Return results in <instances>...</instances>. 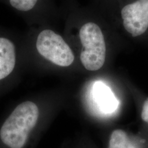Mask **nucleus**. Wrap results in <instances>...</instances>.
<instances>
[{"mask_svg": "<svg viewBox=\"0 0 148 148\" xmlns=\"http://www.w3.org/2000/svg\"><path fill=\"white\" fill-rule=\"evenodd\" d=\"M44 100L18 103L0 123V148H37L50 121Z\"/></svg>", "mask_w": 148, "mask_h": 148, "instance_id": "nucleus-1", "label": "nucleus"}, {"mask_svg": "<svg viewBox=\"0 0 148 148\" xmlns=\"http://www.w3.org/2000/svg\"><path fill=\"white\" fill-rule=\"evenodd\" d=\"M79 39L83 49L80 61L88 71L100 69L105 62L106 47L102 31L99 25L92 22L84 24L79 29Z\"/></svg>", "mask_w": 148, "mask_h": 148, "instance_id": "nucleus-2", "label": "nucleus"}, {"mask_svg": "<svg viewBox=\"0 0 148 148\" xmlns=\"http://www.w3.org/2000/svg\"><path fill=\"white\" fill-rule=\"evenodd\" d=\"M36 46L41 56L57 66L67 67L75 60L71 47L60 35L51 29H43L38 34Z\"/></svg>", "mask_w": 148, "mask_h": 148, "instance_id": "nucleus-3", "label": "nucleus"}, {"mask_svg": "<svg viewBox=\"0 0 148 148\" xmlns=\"http://www.w3.org/2000/svg\"><path fill=\"white\" fill-rule=\"evenodd\" d=\"M123 27L132 36L144 34L148 28V0H132L121 10Z\"/></svg>", "mask_w": 148, "mask_h": 148, "instance_id": "nucleus-4", "label": "nucleus"}, {"mask_svg": "<svg viewBox=\"0 0 148 148\" xmlns=\"http://www.w3.org/2000/svg\"><path fill=\"white\" fill-rule=\"evenodd\" d=\"M92 95L96 106L102 113H113L119 106V101L110 88L100 81L94 84Z\"/></svg>", "mask_w": 148, "mask_h": 148, "instance_id": "nucleus-5", "label": "nucleus"}, {"mask_svg": "<svg viewBox=\"0 0 148 148\" xmlns=\"http://www.w3.org/2000/svg\"><path fill=\"white\" fill-rule=\"evenodd\" d=\"M16 64V49L12 40L0 37V81L13 71Z\"/></svg>", "mask_w": 148, "mask_h": 148, "instance_id": "nucleus-6", "label": "nucleus"}, {"mask_svg": "<svg viewBox=\"0 0 148 148\" xmlns=\"http://www.w3.org/2000/svg\"><path fill=\"white\" fill-rule=\"evenodd\" d=\"M21 12H30L49 4V0H3Z\"/></svg>", "mask_w": 148, "mask_h": 148, "instance_id": "nucleus-7", "label": "nucleus"}, {"mask_svg": "<svg viewBox=\"0 0 148 148\" xmlns=\"http://www.w3.org/2000/svg\"><path fill=\"white\" fill-rule=\"evenodd\" d=\"M108 148H139L133 145L124 130L116 129L110 134Z\"/></svg>", "mask_w": 148, "mask_h": 148, "instance_id": "nucleus-8", "label": "nucleus"}, {"mask_svg": "<svg viewBox=\"0 0 148 148\" xmlns=\"http://www.w3.org/2000/svg\"><path fill=\"white\" fill-rule=\"evenodd\" d=\"M140 116H141L142 120L148 124V97L146 98L143 102Z\"/></svg>", "mask_w": 148, "mask_h": 148, "instance_id": "nucleus-9", "label": "nucleus"}]
</instances>
